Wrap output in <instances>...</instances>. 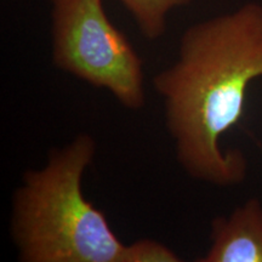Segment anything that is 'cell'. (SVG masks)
<instances>
[{
  "label": "cell",
  "instance_id": "cell-1",
  "mask_svg": "<svg viewBox=\"0 0 262 262\" xmlns=\"http://www.w3.org/2000/svg\"><path fill=\"white\" fill-rule=\"evenodd\" d=\"M260 77L262 5L247 3L191 26L178 60L153 78L176 158L192 179L229 187L247 178L244 153L220 142L241 122L249 85Z\"/></svg>",
  "mask_w": 262,
  "mask_h": 262
},
{
  "label": "cell",
  "instance_id": "cell-2",
  "mask_svg": "<svg viewBox=\"0 0 262 262\" xmlns=\"http://www.w3.org/2000/svg\"><path fill=\"white\" fill-rule=\"evenodd\" d=\"M96 142L80 134L25 172L12 198L10 232L24 262H122L123 244L103 211L84 196L83 176Z\"/></svg>",
  "mask_w": 262,
  "mask_h": 262
},
{
  "label": "cell",
  "instance_id": "cell-3",
  "mask_svg": "<svg viewBox=\"0 0 262 262\" xmlns=\"http://www.w3.org/2000/svg\"><path fill=\"white\" fill-rule=\"evenodd\" d=\"M52 62L106 89L129 110L146 102L143 62L103 9L102 0H51Z\"/></svg>",
  "mask_w": 262,
  "mask_h": 262
},
{
  "label": "cell",
  "instance_id": "cell-4",
  "mask_svg": "<svg viewBox=\"0 0 262 262\" xmlns=\"http://www.w3.org/2000/svg\"><path fill=\"white\" fill-rule=\"evenodd\" d=\"M210 248L201 262H262V203L248 199L211 221Z\"/></svg>",
  "mask_w": 262,
  "mask_h": 262
},
{
  "label": "cell",
  "instance_id": "cell-5",
  "mask_svg": "<svg viewBox=\"0 0 262 262\" xmlns=\"http://www.w3.org/2000/svg\"><path fill=\"white\" fill-rule=\"evenodd\" d=\"M130 12L146 38L158 39L166 28V16L172 9L188 5L192 0H119Z\"/></svg>",
  "mask_w": 262,
  "mask_h": 262
},
{
  "label": "cell",
  "instance_id": "cell-6",
  "mask_svg": "<svg viewBox=\"0 0 262 262\" xmlns=\"http://www.w3.org/2000/svg\"><path fill=\"white\" fill-rule=\"evenodd\" d=\"M181 257L155 239L143 238L125 245L122 262H180Z\"/></svg>",
  "mask_w": 262,
  "mask_h": 262
}]
</instances>
